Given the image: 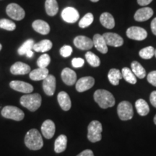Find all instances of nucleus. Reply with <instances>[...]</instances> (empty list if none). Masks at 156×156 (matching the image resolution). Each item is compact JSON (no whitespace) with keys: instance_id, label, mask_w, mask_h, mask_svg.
<instances>
[{"instance_id":"f257e3e1","label":"nucleus","mask_w":156,"mask_h":156,"mask_svg":"<svg viewBox=\"0 0 156 156\" xmlns=\"http://www.w3.org/2000/svg\"><path fill=\"white\" fill-rule=\"evenodd\" d=\"M24 141L26 147L31 151H38L44 145L41 134L36 129H32L27 132Z\"/></svg>"},{"instance_id":"f03ea898","label":"nucleus","mask_w":156,"mask_h":156,"mask_svg":"<svg viewBox=\"0 0 156 156\" xmlns=\"http://www.w3.org/2000/svg\"><path fill=\"white\" fill-rule=\"evenodd\" d=\"M94 100L102 108H108L115 104V98L112 93L106 90H97L94 93Z\"/></svg>"},{"instance_id":"7ed1b4c3","label":"nucleus","mask_w":156,"mask_h":156,"mask_svg":"<svg viewBox=\"0 0 156 156\" xmlns=\"http://www.w3.org/2000/svg\"><path fill=\"white\" fill-rule=\"evenodd\" d=\"M20 104L30 112H36L41 105V96L38 93L23 95L20 100Z\"/></svg>"},{"instance_id":"20e7f679","label":"nucleus","mask_w":156,"mask_h":156,"mask_svg":"<svg viewBox=\"0 0 156 156\" xmlns=\"http://www.w3.org/2000/svg\"><path fill=\"white\" fill-rule=\"evenodd\" d=\"M102 124L98 121H93L87 127V139L91 142H97L102 138Z\"/></svg>"},{"instance_id":"39448f33","label":"nucleus","mask_w":156,"mask_h":156,"mask_svg":"<svg viewBox=\"0 0 156 156\" xmlns=\"http://www.w3.org/2000/svg\"><path fill=\"white\" fill-rule=\"evenodd\" d=\"M2 116L6 119H9L17 122L23 120L24 119V112L21 109L17 108L16 106H7L4 107L2 110Z\"/></svg>"},{"instance_id":"423d86ee","label":"nucleus","mask_w":156,"mask_h":156,"mask_svg":"<svg viewBox=\"0 0 156 156\" xmlns=\"http://www.w3.org/2000/svg\"><path fill=\"white\" fill-rule=\"evenodd\" d=\"M117 113L121 120H130L134 115L132 105L129 101H122L117 107Z\"/></svg>"},{"instance_id":"0eeeda50","label":"nucleus","mask_w":156,"mask_h":156,"mask_svg":"<svg viewBox=\"0 0 156 156\" xmlns=\"http://www.w3.org/2000/svg\"><path fill=\"white\" fill-rule=\"evenodd\" d=\"M6 12L7 15L12 19L15 20H22L24 19L25 12V10L19 5L15 3H12L7 5L6 8Z\"/></svg>"},{"instance_id":"6e6552de","label":"nucleus","mask_w":156,"mask_h":156,"mask_svg":"<svg viewBox=\"0 0 156 156\" xmlns=\"http://www.w3.org/2000/svg\"><path fill=\"white\" fill-rule=\"evenodd\" d=\"M126 36L132 40L142 41L145 40L147 36V33L145 29L141 27H130L126 30Z\"/></svg>"},{"instance_id":"1a4fd4ad","label":"nucleus","mask_w":156,"mask_h":156,"mask_svg":"<svg viewBox=\"0 0 156 156\" xmlns=\"http://www.w3.org/2000/svg\"><path fill=\"white\" fill-rule=\"evenodd\" d=\"M62 19L68 23H75L77 22L80 17V14L77 9L74 7H66L62 12Z\"/></svg>"},{"instance_id":"9d476101","label":"nucleus","mask_w":156,"mask_h":156,"mask_svg":"<svg viewBox=\"0 0 156 156\" xmlns=\"http://www.w3.org/2000/svg\"><path fill=\"white\" fill-rule=\"evenodd\" d=\"M95 84V80L93 77H83L78 80L76 83V90L79 93H83L90 89Z\"/></svg>"},{"instance_id":"9b49d317","label":"nucleus","mask_w":156,"mask_h":156,"mask_svg":"<svg viewBox=\"0 0 156 156\" xmlns=\"http://www.w3.org/2000/svg\"><path fill=\"white\" fill-rule=\"evenodd\" d=\"M9 86H10L12 89L15 90L17 92L26 93V94H29V93H32L33 90H34V87H33L32 85L23 81H11V83H9Z\"/></svg>"},{"instance_id":"f8f14e48","label":"nucleus","mask_w":156,"mask_h":156,"mask_svg":"<svg viewBox=\"0 0 156 156\" xmlns=\"http://www.w3.org/2000/svg\"><path fill=\"white\" fill-rule=\"evenodd\" d=\"M43 89L44 93L48 96L54 94L56 90V78L54 75H48L43 80Z\"/></svg>"},{"instance_id":"ddd939ff","label":"nucleus","mask_w":156,"mask_h":156,"mask_svg":"<svg viewBox=\"0 0 156 156\" xmlns=\"http://www.w3.org/2000/svg\"><path fill=\"white\" fill-rule=\"evenodd\" d=\"M107 46L119 47L124 44V40L119 35L114 33H106L103 35Z\"/></svg>"},{"instance_id":"4468645a","label":"nucleus","mask_w":156,"mask_h":156,"mask_svg":"<svg viewBox=\"0 0 156 156\" xmlns=\"http://www.w3.org/2000/svg\"><path fill=\"white\" fill-rule=\"evenodd\" d=\"M74 44L77 48L81 50H89L93 48V40L88 37L84 36H78L74 39Z\"/></svg>"},{"instance_id":"2eb2a0df","label":"nucleus","mask_w":156,"mask_h":156,"mask_svg":"<svg viewBox=\"0 0 156 156\" xmlns=\"http://www.w3.org/2000/svg\"><path fill=\"white\" fill-rule=\"evenodd\" d=\"M10 72L15 75H23L30 73V67L27 64L21 62H15L12 65Z\"/></svg>"},{"instance_id":"dca6fc26","label":"nucleus","mask_w":156,"mask_h":156,"mask_svg":"<svg viewBox=\"0 0 156 156\" xmlns=\"http://www.w3.org/2000/svg\"><path fill=\"white\" fill-rule=\"evenodd\" d=\"M55 124L51 120H46L42 124L41 132L46 139H51L55 134Z\"/></svg>"},{"instance_id":"f3484780","label":"nucleus","mask_w":156,"mask_h":156,"mask_svg":"<svg viewBox=\"0 0 156 156\" xmlns=\"http://www.w3.org/2000/svg\"><path fill=\"white\" fill-rule=\"evenodd\" d=\"M62 79L64 83L72 86L77 81V74L74 70L69 68H64L62 72Z\"/></svg>"},{"instance_id":"a211bd4d","label":"nucleus","mask_w":156,"mask_h":156,"mask_svg":"<svg viewBox=\"0 0 156 156\" xmlns=\"http://www.w3.org/2000/svg\"><path fill=\"white\" fill-rule=\"evenodd\" d=\"M153 15V10L151 7H142L134 14V20L138 22H143L149 20Z\"/></svg>"},{"instance_id":"6ab92c4d","label":"nucleus","mask_w":156,"mask_h":156,"mask_svg":"<svg viewBox=\"0 0 156 156\" xmlns=\"http://www.w3.org/2000/svg\"><path fill=\"white\" fill-rule=\"evenodd\" d=\"M93 46L101 53L106 54L108 52V46H107L106 41L104 40V38L102 35L95 34L93 36Z\"/></svg>"},{"instance_id":"aec40b11","label":"nucleus","mask_w":156,"mask_h":156,"mask_svg":"<svg viewBox=\"0 0 156 156\" xmlns=\"http://www.w3.org/2000/svg\"><path fill=\"white\" fill-rule=\"evenodd\" d=\"M57 100L62 110L64 111H69L71 108L72 103L69 95L64 91H62L58 93L57 95Z\"/></svg>"},{"instance_id":"412c9836","label":"nucleus","mask_w":156,"mask_h":156,"mask_svg":"<svg viewBox=\"0 0 156 156\" xmlns=\"http://www.w3.org/2000/svg\"><path fill=\"white\" fill-rule=\"evenodd\" d=\"M33 28L38 34L47 35L50 32V26L47 23L42 20H36L32 24Z\"/></svg>"},{"instance_id":"4be33fe9","label":"nucleus","mask_w":156,"mask_h":156,"mask_svg":"<svg viewBox=\"0 0 156 156\" xmlns=\"http://www.w3.org/2000/svg\"><path fill=\"white\" fill-rule=\"evenodd\" d=\"M48 75V70L46 68H38L30 73V78L32 80L40 81L44 80Z\"/></svg>"},{"instance_id":"5701e85b","label":"nucleus","mask_w":156,"mask_h":156,"mask_svg":"<svg viewBox=\"0 0 156 156\" xmlns=\"http://www.w3.org/2000/svg\"><path fill=\"white\" fill-rule=\"evenodd\" d=\"M67 137L64 134H61L56 138L54 143V151L56 153H60L64 152L67 148Z\"/></svg>"},{"instance_id":"b1692460","label":"nucleus","mask_w":156,"mask_h":156,"mask_svg":"<svg viewBox=\"0 0 156 156\" xmlns=\"http://www.w3.org/2000/svg\"><path fill=\"white\" fill-rule=\"evenodd\" d=\"M100 22L103 27L107 29H112L115 26V20L112 14L103 12L100 17Z\"/></svg>"},{"instance_id":"393cba45","label":"nucleus","mask_w":156,"mask_h":156,"mask_svg":"<svg viewBox=\"0 0 156 156\" xmlns=\"http://www.w3.org/2000/svg\"><path fill=\"white\" fill-rule=\"evenodd\" d=\"M53 44L48 39H44L41 41L34 44V50L36 52H46L51 49Z\"/></svg>"},{"instance_id":"a878e982","label":"nucleus","mask_w":156,"mask_h":156,"mask_svg":"<svg viewBox=\"0 0 156 156\" xmlns=\"http://www.w3.org/2000/svg\"><path fill=\"white\" fill-rule=\"evenodd\" d=\"M45 9L48 15L54 16L58 11V3L56 0H46L45 2Z\"/></svg>"},{"instance_id":"bb28decb","label":"nucleus","mask_w":156,"mask_h":156,"mask_svg":"<svg viewBox=\"0 0 156 156\" xmlns=\"http://www.w3.org/2000/svg\"><path fill=\"white\" fill-rule=\"evenodd\" d=\"M135 108L138 114L142 116L147 115L150 112L149 106L144 99H139L136 101Z\"/></svg>"},{"instance_id":"cd10ccee","label":"nucleus","mask_w":156,"mask_h":156,"mask_svg":"<svg viewBox=\"0 0 156 156\" xmlns=\"http://www.w3.org/2000/svg\"><path fill=\"white\" fill-rule=\"evenodd\" d=\"M122 75L119 69H112L108 72V80L113 85H118L119 84V80L122 79Z\"/></svg>"},{"instance_id":"c85d7f7f","label":"nucleus","mask_w":156,"mask_h":156,"mask_svg":"<svg viewBox=\"0 0 156 156\" xmlns=\"http://www.w3.org/2000/svg\"><path fill=\"white\" fill-rule=\"evenodd\" d=\"M131 67L132 73L134 74L136 77H139L140 79H143L146 76L145 69L138 62H132L131 64Z\"/></svg>"},{"instance_id":"c756f323","label":"nucleus","mask_w":156,"mask_h":156,"mask_svg":"<svg viewBox=\"0 0 156 156\" xmlns=\"http://www.w3.org/2000/svg\"><path fill=\"white\" fill-rule=\"evenodd\" d=\"M34 41L33 40V39H28L26 41H25L23 44L22 46L18 48V50H17L19 55H25L27 52L29 51L34 49Z\"/></svg>"},{"instance_id":"7c9ffc66","label":"nucleus","mask_w":156,"mask_h":156,"mask_svg":"<svg viewBox=\"0 0 156 156\" xmlns=\"http://www.w3.org/2000/svg\"><path fill=\"white\" fill-rule=\"evenodd\" d=\"M122 75L124 79L130 84H136V77L134 74L132 73V69H129L128 67H124L122 70Z\"/></svg>"},{"instance_id":"2f4dec72","label":"nucleus","mask_w":156,"mask_h":156,"mask_svg":"<svg viewBox=\"0 0 156 156\" xmlns=\"http://www.w3.org/2000/svg\"><path fill=\"white\" fill-rule=\"evenodd\" d=\"M85 58H86V60L88 62V64L90 66H92V67H98L100 66V58H99V57L97 55L93 54V52L87 51L86 54H85Z\"/></svg>"},{"instance_id":"473e14b6","label":"nucleus","mask_w":156,"mask_h":156,"mask_svg":"<svg viewBox=\"0 0 156 156\" xmlns=\"http://www.w3.org/2000/svg\"><path fill=\"white\" fill-rule=\"evenodd\" d=\"M155 48L153 46H147L140 51V57L144 59H150L155 56Z\"/></svg>"},{"instance_id":"72a5a7b5","label":"nucleus","mask_w":156,"mask_h":156,"mask_svg":"<svg viewBox=\"0 0 156 156\" xmlns=\"http://www.w3.org/2000/svg\"><path fill=\"white\" fill-rule=\"evenodd\" d=\"M93 20H94V17L92 13L89 12L87 13L86 15L82 18L79 22V26L81 28H85L87 27H88L92 24L93 22Z\"/></svg>"},{"instance_id":"f704fd0d","label":"nucleus","mask_w":156,"mask_h":156,"mask_svg":"<svg viewBox=\"0 0 156 156\" xmlns=\"http://www.w3.org/2000/svg\"><path fill=\"white\" fill-rule=\"evenodd\" d=\"M0 28H2L6 30L12 31L16 28V25L10 20L1 19L0 20Z\"/></svg>"},{"instance_id":"c9c22d12","label":"nucleus","mask_w":156,"mask_h":156,"mask_svg":"<svg viewBox=\"0 0 156 156\" xmlns=\"http://www.w3.org/2000/svg\"><path fill=\"white\" fill-rule=\"evenodd\" d=\"M51 62V58L48 54H44L37 60V65L39 68H46Z\"/></svg>"},{"instance_id":"e433bc0d","label":"nucleus","mask_w":156,"mask_h":156,"mask_svg":"<svg viewBox=\"0 0 156 156\" xmlns=\"http://www.w3.org/2000/svg\"><path fill=\"white\" fill-rule=\"evenodd\" d=\"M72 53H73V48L70 46L65 45V46H62V47L60 48V54H61L62 56H63L64 58L69 57V56L72 54Z\"/></svg>"},{"instance_id":"4c0bfd02","label":"nucleus","mask_w":156,"mask_h":156,"mask_svg":"<svg viewBox=\"0 0 156 156\" xmlns=\"http://www.w3.org/2000/svg\"><path fill=\"white\" fill-rule=\"evenodd\" d=\"M85 64V61L82 58H74L72 60V65L75 68L82 67Z\"/></svg>"},{"instance_id":"58836bf2","label":"nucleus","mask_w":156,"mask_h":156,"mask_svg":"<svg viewBox=\"0 0 156 156\" xmlns=\"http://www.w3.org/2000/svg\"><path fill=\"white\" fill-rule=\"evenodd\" d=\"M148 83H151L152 85L156 87V70L152 71L147 75V77Z\"/></svg>"},{"instance_id":"ea45409f","label":"nucleus","mask_w":156,"mask_h":156,"mask_svg":"<svg viewBox=\"0 0 156 156\" xmlns=\"http://www.w3.org/2000/svg\"><path fill=\"white\" fill-rule=\"evenodd\" d=\"M150 101L153 106L156 108V90L153 91L150 96Z\"/></svg>"},{"instance_id":"a19ab883","label":"nucleus","mask_w":156,"mask_h":156,"mask_svg":"<svg viewBox=\"0 0 156 156\" xmlns=\"http://www.w3.org/2000/svg\"><path fill=\"white\" fill-rule=\"evenodd\" d=\"M77 156H94L93 151L91 150H85L83 152H81L80 153L78 154Z\"/></svg>"},{"instance_id":"79ce46f5","label":"nucleus","mask_w":156,"mask_h":156,"mask_svg":"<svg viewBox=\"0 0 156 156\" xmlns=\"http://www.w3.org/2000/svg\"><path fill=\"white\" fill-rule=\"evenodd\" d=\"M151 30L153 34L156 36V17L154 18L151 22Z\"/></svg>"},{"instance_id":"37998d69","label":"nucleus","mask_w":156,"mask_h":156,"mask_svg":"<svg viewBox=\"0 0 156 156\" xmlns=\"http://www.w3.org/2000/svg\"><path fill=\"white\" fill-rule=\"evenodd\" d=\"M153 0H137V3L141 6H145L148 5L149 4H151Z\"/></svg>"},{"instance_id":"c03bdc74","label":"nucleus","mask_w":156,"mask_h":156,"mask_svg":"<svg viewBox=\"0 0 156 156\" xmlns=\"http://www.w3.org/2000/svg\"><path fill=\"white\" fill-rule=\"evenodd\" d=\"M25 55L27 56V57H28V58H31L33 56H34V51H33L32 50L31 51H28L26 53V54H25Z\"/></svg>"},{"instance_id":"a18cd8bd","label":"nucleus","mask_w":156,"mask_h":156,"mask_svg":"<svg viewBox=\"0 0 156 156\" xmlns=\"http://www.w3.org/2000/svg\"><path fill=\"white\" fill-rule=\"evenodd\" d=\"M154 123H155V124H156V115L154 117Z\"/></svg>"},{"instance_id":"49530a36","label":"nucleus","mask_w":156,"mask_h":156,"mask_svg":"<svg viewBox=\"0 0 156 156\" xmlns=\"http://www.w3.org/2000/svg\"><path fill=\"white\" fill-rule=\"evenodd\" d=\"M91 2H98L99 0H90Z\"/></svg>"},{"instance_id":"de8ad7c7","label":"nucleus","mask_w":156,"mask_h":156,"mask_svg":"<svg viewBox=\"0 0 156 156\" xmlns=\"http://www.w3.org/2000/svg\"><path fill=\"white\" fill-rule=\"evenodd\" d=\"M2 44H0V51H1V49H2Z\"/></svg>"},{"instance_id":"09e8293b","label":"nucleus","mask_w":156,"mask_h":156,"mask_svg":"<svg viewBox=\"0 0 156 156\" xmlns=\"http://www.w3.org/2000/svg\"><path fill=\"white\" fill-rule=\"evenodd\" d=\"M155 56L156 57V49L155 50Z\"/></svg>"}]
</instances>
